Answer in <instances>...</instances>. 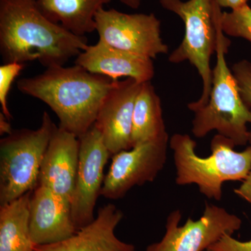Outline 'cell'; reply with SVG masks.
Here are the masks:
<instances>
[{
  "label": "cell",
  "mask_w": 251,
  "mask_h": 251,
  "mask_svg": "<svg viewBox=\"0 0 251 251\" xmlns=\"http://www.w3.org/2000/svg\"><path fill=\"white\" fill-rule=\"evenodd\" d=\"M181 217L179 209L171 211L163 238L149 245L146 251H204L226 234L232 235L242 225L239 216L210 203H206L199 219L189 218L179 226Z\"/></svg>",
  "instance_id": "obj_7"
},
{
  "label": "cell",
  "mask_w": 251,
  "mask_h": 251,
  "mask_svg": "<svg viewBox=\"0 0 251 251\" xmlns=\"http://www.w3.org/2000/svg\"><path fill=\"white\" fill-rule=\"evenodd\" d=\"M50 21L77 36L96 31V16L111 0H36Z\"/></svg>",
  "instance_id": "obj_16"
},
{
  "label": "cell",
  "mask_w": 251,
  "mask_h": 251,
  "mask_svg": "<svg viewBox=\"0 0 251 251\" xmlns=\"http://www.w3.org/2000/svg\"><path fill=\"white\" fill-rule=\"evenodd\" d=\"M212 6L216 29V64L213 69L212 87L207 103L193 112L191 131L196 138H202L216 130L234 146H243L249 143L247 125L251 124V110L243 100L235 77L226 62L230 41L220 25L221 8L214 0Z\"/></svg>",
  "instance_id": "obj_4"
},
{
  "label": "cell",
  "mask_w": 251,
  "mask_h": 251,
  "mask_svg": "<svg viewBox=\"0 0 251 251\" xmlns=\"http://www.w3.org/2000/svg\"><path fill=\"white\" fill-rule=\"evenodd\" d=\"M249 143H251V132H250V138H249Z\"/></svg>",
  "instance_id": "obj_27"
},
{
  "label": "cell",
  "mask_w": 251,
  "mask_h": 251,
  "mask_svg": "<svg viewBox=\"0 0 251 251\" xmlns=\"http://www.w3.org/2000/svg\"><path fill=\"white\" fill-rule=\"evenodd\" d=\"M219 21L225 34L251 43V8L249 4L231 12H221Z\"/></svg>",
  "instance_id": "obj_19"
},
{
  "label": "cell",
  "mask_w": 251,
  "mask_h": 251,
  "mask_svg": "<svg viewBox=\"0 0 251 251\" xmlns=\"http://www.w3.org/2000/svg\"><path fill=\"white\" fill-rule=\"evenodd\" d=\"M232 72L235 77L244 103L251 106V62L244 59L234 64Z\"/></svg>",
  "instance_id": "obj_21"
},
{
  "label": "cell",
  "mask_w": 251,
  "mask_h": 251,
  "mask_svg": "<svg viewBox=\"0 0 251 251\" xmlns=\"http://www.w3.org/2000/svg\"><path fill=\"white\" fill-rule=\"evenodd\" d=\"M118 1L130 9H137L140 7L142 0H118Z\"/></svg>",
  "instance_id": "obj_26"
},
{
  "label": "cell",
  "mask_w": 251,
  "mask_h": 251,
  "mask_svg": "<svg viewBox=\"0 0 251 251\" xmlns=\"http://www.w3.org/2000/svg\"><path fill=\"white\" fill-rule=\"evenodd\" d=\"M79 150L78 137L57 126L43 159L38 185L50 188L72 203L76 182Z\"/></svg>",
  "instance_id": "obj_13"
},
{
  "label": "cell",
  "mask_w": 251,
  "mask_h": 251,
  "mask_svg": "<svg viewBox=\"0 0 251 251\" xmlns=\"http://www.w3.org/2000/svg\"><path fill=\"white\" fill-rule=\"evenodd\" d=\"M168 136L161 100L150 82H144L135 99L132 121V148Z\"/></svg>",
  "instance_id": "obj_17"
},
{
  "label": "cell",
  "mask_w": 251,
  "mask_h": 251,
  "mask_svg": "<svg viewBox=\"0 0 251 251\" xmlns=\"http://www.w3.org/2000/svg\"><path fill=\"white\" fill-rule=\"evenodd\" d=\"M25 64L18 62L4 63L0 66V104L1 112L10 120L12 115L8 106V96L15 79L24 69Z\"/></svg>",
  "instance_id": "obj_20"
},
{
  "label": "cell",
  "mask_w": 251,
  "mask_h": 251,
  "mask_svg": "<svg viewBox=\"0 0 251 251\" xmlns=\"http://www.w3.org/2000/svg\"><path fill=\"white\" fill-rule=\"evenodd\" d=\"M95 21L99 41L115 49L152 59L169 50L162 39L161 21L153 14H126L103 8Z\"/></svg>",
  "instance_id": "obj_8"
},
{
  "label": "cell",
  "mask_w": 251,
  "mask_h": 251,
  "mask_svg": "<svg viewBox=\"0 0 251 251\" xmlns=\"http://www.w3.org/2000/svg\"><path fill=\"white\" fill-rule=\"evenodd\" d=\"M14 130L11 128L9 120L4 116L2 112H0V135H10Z\"/></svg>",
  "instance_id": "obj_25"
},
{
  "label": "cell",
  "mask_w": 251,
  "mask_h": 251,
  "mask_svg": "<svg viewBox=\"0 0 251 251\" xmlns=\"http://www.w3.org/2000/svg\"><path fill=\"white\" fill-rule=\"evenodd\" d=\"M169 140V136L163 137L112 156L100 196L107 199H120L132 188L154 181L166 165Z\"/></svg>",
  "instance_id": "obj_9"
},
{
  "label": "cell",
  "mask_w": 251,
  "mask_h": 251,
  "mask_svg": "<svg viewBox=\"0 0 251 251\" xmlns=\"http://www.w3.org/2000/svg\"><path fill=\"white\" fill-rule=\"evenodd\" d=\"M89 46L50 21L36 0H0V52L4 63L37 61L48 68L64 66Z\"/></svg>",
  "instance_id": "obj_1"
},
{
  "label": "cell",
  "mask_w": 251,
  "mask_h": 251,
  "mask_svg": "<svg viewBox=\"0 0 251 251\" xmlns=\"http://www.w3.org/2000/svg\"><path fill=\"white\" fill-rule=\"evenodd\" d=\"M142 82L116 80L99 109L94 126L111 156L132 148V121L135 99Z\"/></svg>",
  "instance_id": "obj_11"
},
{
  "label": "cell",
  "mask_w": 251,
  "mask_h": 251,
  "mask_svg": "<svg viewBox=\"0 0 251 251\" xmlns=\"http://www.w3.org/2000/svg\"><path fill=\"white\" fill-rule=\"evenodd\" d=\"M221 8H229L232 9L237 10L242 6L248 4L249 0H214Z\"/></svg>",
  "instance_id": "obj_24"
},
{
  "label": "cell",
  "mask_w": 251,
  "mask_h": 251,
  "mask_svg": "<svg viewBox=\"0 0 251 251\" xmlns=\"http://www.w3.org/2000/svg\"><path fill=\"white\" fill-rule=\"evenodd\" d=\"M163 9L171 11L184 23L185 34L181 44L168 60L174 64L188 61L197 69L202 80V92L197 100L187 107L194 112L207 103L212 87L211 58L216 49V29L212 0H159Z\"/></svg>",
  "instance_id": "obj_6"
},
{
  "label": "cell",
  "mask_w": 251,
  "mask_h": 251,
  "mask_svg": "<svg viewBox=\"0 0 251 251\" xmlns=\"http://www.w3.org/2000/svg\"><path fill=\"white\" fill-rule=\"evenodd\" d=\"M204 251H251V239L242 242L226 234Z\"/></svg>",
  "instance_id": "obj_22"
},
{
  "label": "cell",
  "mask_w": 251,
  "mask_h": 251,
  "mask_svg": "<svg viewBox=\"0 0 251 251\" xmlns=\"http://www.w3.org/2000/svg\"><path fill=\"white\" fill-rule=\"evenodd\" d=\"M178 186L194 184L203 196L220 201L226 181H242L251 171V145L242 151L234 150V143L223 135H214L211 154L196 153L197 143L188 134L175 133L169 140Z\"/></svg>",
  "instance_id": "obj_3"
},
{
  "label": "cell",
  "mask_w": 251,
  "mask_h": 251,
  "mask_svg": "<svg viewBox=\"0 0 251 251\" xmlns=\"http://www.w3.org/2000/svg\"><path fill=\"white\" fill-rule=\"evenodd\" d=\"M29 191L0 206V251H35L29 226Z\"/></svg>",
  "instance_id": "obj_18"
},
{
  "label": "cell",
  "mask_w": 251,
  "mask_h": 251,
  "mask_svg": "<svg viewBox=\"0 0 251 251\" xmlns=\"http://www.w3.org/2000/svg\"><path fill=\"white\" fill-rule=\"evenodd\" d=\"M29 226L34 246L62 242L77 231L73 219L72 203L41 185L31 193Z\"/></svg>",
  "instance_id": "obj_12"
},
{
  "label": "cell",
  "mask_w": 251,
  "mask_h": 251,
  "mask_svg": "<svg viewBox=\"0 0 251 251\" xmlns=\"http://www.w3.org/2000/svg\"><path fill=\"white\" fill-rule=\"evenodd\" d=\"M57 126L44 112L36 130H15L0 140V206L38 186L46 150Z\"/></svg>",
  "instance_id": "obj_5"
},
{
  "label": "cell",
  "mask_w": 251,
  "mask_h": 251,
  "mask_svg": "<svg viewBox=\"0 0 251 251\" xmlns=\"http://www.w3.org/2000/svg\"><path fill=\"white\" fill-rule=\"evenodd\" d=\"M123 212L109 203L99 208L91 224L79 229L72 237L49 245L34 246L35 251H135L133 244L117 237L115 229Z\"/></svg>",
  "instance_id": "obj_15"
},
{
  "label": "cell",
  "mask_w": 251,
  "mask_h": 251,
  "mask_svg": "<svg viewBox=\"0 0 251 251\" xmlns=\"http://www.w3.org/2000/svg\"><path fill=\"white\" fill-rule=\"evenodd\" d=\"M75 64L113 81L125 77L144 83L150 82L155 75L152 59L115 49L100 41L82 51Z\"/></svg>",
  "instance_id": "obj_14"
},
{
  "label": "cell",
  "mask_w": 251,
  "mask_h": 251,
  "mask_svg": "<svg viewBox=\"0 0 251 251\" xmlns=\"http://www.w3.org/2000/svg\"><path fill=\"white\" fill-rule=\"evenodd\" d=\"M114 82L75 64L48 68L35 76L20 79L17 87L49 105L58 117L59 126L79 137L93 126Z\"/></svg>",
  "instance_id": "obj_2"
},
{
  "label": "cell",
  "mask_w": 251,
  "mask_h": 251,
  "mask_svg": "<svg viewBox=\"0 0 251 251\" xmlns=\"http://www.w3.org/2000/svg\"><path fill=\"white\" fill-rule=\"evenodd\" d=\"M78 138V168L72 202L73 219L77 230L95 219L94 209L105 179L104 168L112 156L94 125Z\"/></svg>",
  "instance_id": "obj_10"
},
{
  "label": "cell",
  "mask_w": 251,
  "mask_h": 251,
  "mask_svg": "<svg viewBox=\"0 0 251 251\" xmlns=\"http://www.w3.org/2000/svg\"><path fill=\"white\" fill-rule=\"evenodd\" d=\"M236 195L251 205V171L242 184L234 190Z\"/></svg>",
  "instance_id": "obj_23"
}]
</instances>
